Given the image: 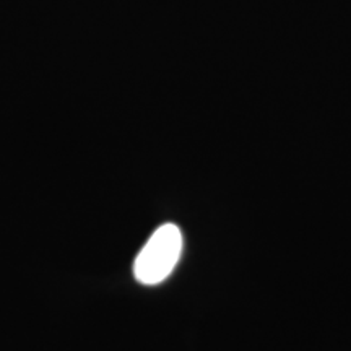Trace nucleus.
Masks as SVG:
<instances>
[{
    "label": "nucleus",
    "mask_w": 351,
    "mask_h": 351,
    "mask_svg": "<svg viewBox=\"0 0 351 351\" xmlns=\"http://www.w3.org/2000/svg\"><path fill=\"white\" fill-rule=\"evenodd\" d=\"M182 232L174 223H165L150 236L134 262L138 283L153 287L165 282L178 265L182 254Z\"/></svg>",
    "instance_id": "1"
}]
</instances>
